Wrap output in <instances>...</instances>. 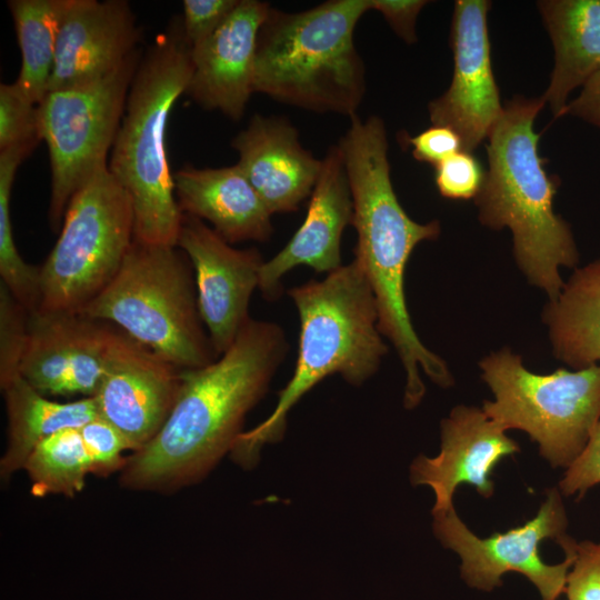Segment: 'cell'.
<instances>
[{
  "label": "cell",
  "mask_w": 600,
  "mask_h": 600,
  "mask_svg": "<svg viewBox=\"0 0 600 600\" xmlns=\"http://www.w3.org/2000/svg\"><path fill=\"white\" fill-rule=\"evenodd\" d=\"M271 6L239 0L228 19L192 47V74L186 93L207 110L239 121L253 93L257 40Z\"/></svg>",
  "instance_id": "ac0fdd59"
},
{
  "label": "cell",
  "mask_w": 600,
  "mask_h": 600,
  "mask_svg": "<svg viewBox=\"0 0 600 600\" xmlns=\"http://www.w3.org/2000/svg\"><path fill=\"white\" fill-rule=\"evenodd\" d=\"M141 39L126 0H73L62 22L48 91L94 82L118 69Z\"/></svg>",
  "instance_id": "e0dca14e"
},
{
  "label": "cell",
  "mask_w": 600,
  "mask_h": 600,
  "mask_svg": "<svg viewBox=\"0 0 600 600\" xmlns=\"http://www.w3.org/2000/svg\"><path fill=\"white\" fill-rule=\"evenodd\" d=\"M358 236L354 261L363 272L377 303L378 328L393 344L406 372L403 403L417 407L426 393L422 370L442 388L453 384L446 361L419 339L408 312L404 272L412 250L440 234V223H419L401 207L392 187L388 139L378 117H351L340 139Z\"/></svg>",
  "instance_id": "7a4b0ae2"
},
{
  "label": "cell",
  "mask_w": 600,
  "mask_h": 600,
  "mask_svg": "<svg viewBox=\"0 0 600 600\" xmlns=\"http://www.w3.org/2000/svg\"><path fill=\"white\" fill-rule=\"evenodd\" d=\"M239 0H183L181 17L191 47L208 39L232 13Z\"/></svg>",
  "instance_id": "d6a6232c"
},
{
  "label": "cell",
  "mask_w": 600,
  "mask_h": 600,
  "mask_svg": "<svg viewBox=\"0 0 600 600\" xmlns=\"http://www.w3.org/2000/svg\"><path fill=\"white\" fill-rule=\"evenodd\" d=\"M181 372L118 329L93 398L99 417L122 433L132 452L163 426L177 399Z\"/></svg>",
  "instance_id": "9a60e30c"
},
{
  "label": "cell",
  "mask_w": 600,
  "mask_h": 600,
  "mask_svg": "<svg viewBox=\"0 0 600 600\" xmlns=\"http://www.w3.org/2000/svg\"><path fill=\"white\" fill-rule=\"evenodd\" d=\"M353 206L348 176L339 146L329 148L311 192L308 212L289 242L260 271L259 289L267 300L282 291L283 276L298 266L331 273L341 263V237L351 224Z\"/></svg>",
  "instance_id": "d6986e66"
},
{
  "label": "cell",
  "mask_w": 600,
  "mask_h": 600,
  "mask_svg": "<svg viewBox=\"0 0 600 600\" xmlns=\"http://www.w3.org/2000/svg\"><path fill=\"white\" fill-rule=\"evenodd\" d=\"M1 390L8 417V442L0 460L2 481L24 468L42 440L64 428H80L99 416L93 397L58 402L40 393L21 376Z\"/></svg>",
  "instance_id": "603a6c76"
},
{
  "label": "cell",
  "mask_w": 600,
  "mask_h": 600,
  "mask_svg": "<svg viewBox=\"0 0 600 600\" xmlns=\"http://www.w3.org/2000/svg\"><path fill=\"white\" fill-rule=\"evenodd\" d=\"M288 293L300 320L294 371L272 413L237 438L230 452L243 468L254 466L264 444L282 438L288 412L317 383L338 373L350 384L361 386L387 353L373 292L354 260Z\"/></svg>",
  "instance_id": "277c9868"
},
{
  "label": "cell",
  "mask_w": 600,
  "mask_h": 600,
  "mask_svg": "<svg viewBox=\"0 0 600 600\" xmlns=\"http://www.w3.org/2000/svg\"><path fill=\"white\" fill-rule=\"evenodd\" d=\"M192 270L179 247L133 240L112 280L79 312L116 326L182 370L204 367L217 354Z\"/></svg>",
  "instance_id": "52a82bcc"
},
{
  "label": "cell",
  "mask_w": 600,
  "mask_h": 600,
  "mask_svg": "<svg viewBox=\"0 0 600 600\" xmlns=\"http://www.w3.org/2000/svg\"><path fill=\"white\" fill-rule=\"evenodd\" d=\"M79 430L92 462V473L108 476L121 471L127 462L123 452L131 448L116 427L98 416Z\"/></svg>",
  "instance_id": "f546056e"
},
{
  "label": "cell",
  "mask_w": 600,
  "mask_h": 600,
  "mask_svg": "<svg viewBox=\"0 0 600 600\" xmlns=\"http://www.w3.org/2000/svg\"><path fill=\"white\" fill-rule=\"evenodd\" d=\"M432 514L434 534L461 558L460 572L468 586L490 591L502 584L503 573L514 571L538 589L542 600H557L564 592L573 540L566 534L568 518L559 489L547 491L534 518L486 539L468 529L454 507Z\"/></svg>",
  "instance_id": "8fae6325"
},
{
  "label": "cell",
  "mask_w": 600,
  "mask_h": 600,
  "mask_svg": "<svg viewBox=\"0 0 600 600\" xmlns=\"http://www.w3.org/2000/svg\"><path fill=\"white\" fill-rule=\"evenodd\" d=\"M117 331L80 312H30L20 374L46 397H93Z\"/></svg>",
  "instance_id": "7c38bea8"
},
{
  "label": "cell",
  "mask_w": 600,
  "mask_h": 600,
  "mask_svg": "<svg viewBox=\"0 0 600 600\" xmlns=\"http://www.w3.org/2000/svg\"><path fill=\"white\" fill-rule=\"evenodd\" d=\"M580 118L600 128V71L581 89L580 94L568 102L563 116Z\"/></svg>",
  "instance_id": "8d00e7d4"
},
{
  "label": "cell",
  "mask_w": 600,
  "mask_h": 600,
  "mask_svg": "<svg viewBox=\"0 0 600 600\" xmlns=\"http://www.w3.org/2000/svg\"><path fill=\"white\" fill-rule=\"evenodd\" d=\"M141 57L138 49L102 79L49 91L38 104L39 132L50 158L48 217L52 230L61 228L74 193L108 163Z\"/></svg>",
  "instance_id": "30bf717a"
},
{
  "label": "cell",
  "mask_w": 600,
  "mask_h": 600,
  "mask_svg": "<svg viewBox=\"0 0 600 600\" xmlns=\"http://www.w3.org/2000/svg\"><path fill=\"white\" fill-rule=\"evenodd\" d=\"M554 49V66L542 99L554 118L569 94L600 71V0L537 2Z\"/></svg>",
  "instance_id": "7402d4cb"
},
{
  "label": "cell",
  "mask_w": 600,
  "mask_h": 600,
  "mask_svg": "<svg viewBox=\"0 0 600 600\" xmlns=\"http://www.w3.org/2000/svg\"><path fill=\"white\" fill-rule=\"evenodd\" d=\"M544 104L542 97L517 94L503 106L487 138L489 168L474 200L483 226L510 229L519 269L553 301L564 286L560 268L574 267L579 253L569 224L553 211L559 181L538 152L533 124Z\"/></svg>",
  "instance_id": "3957f363"
},
{
  "label": "cell",
  "mask_w": 600,
  "mask_h": 600,
  "mask_svg": "<svg viewBox=\"0 0 600 600\" xmlns=\"http://www.w3.org/2000/svg\"><path fill=\"white\" fill-rule=\"evenodd\" d=\"M518 443L482 409L457 406L441 421L438 456H419L411 464L414 486L430 487L436 497L432 512L453 507V494L461 483L472 484L484 498L493 493L491 472L504 457L519 452Z\"/></svg>",
  "instance_id": "2e32d148"
},
{
  "label": "cell",
  "mask_w": 600,
  "mask_h": 600,
  "mask_svg": "<svg viewBox=\"0 0 600 600\" xmlns=\"http://www.w3.org/2000/svg\"><path fill=\"white\" fill-rule=\"evenodd\" d=\"M554 356L579 370L600 361V260L578 269L543 310Z\"/></svg>",
  "instance_id": "cb8c5ba5"
},
{
  "label": "cell",
  "mask_w": 600,
  "mask_h": 600,
  "mask_svg": "<svg viewBox=\"0 0 600 600\" xmlns=\"http://www.w3.org/2000/svg\"><path fill=\"white\" fill-rule=\"evenodd\" d=\"M237 164L271 214L296 211L311 194L321 160L303 148L286 119L254 114L232 140Z\"/></svg>",
  "instance_id": "ffe728a7"
},
{
  "label": "cell",
  "mask_w": 600,
  "mask_h": 600,
  "mask_svg": "<svg viewBox=\"0 0 600 600\" xmlns=\"http://www.w3.org/2000/svg\"><path fill=\"white\" fill-rule=\"evenodd\" d=\"M414 159L438 166L443 160L462 150V142L456 131L443 126H432L414 137H409Z\"/></svg>",
  "instance_id": "e575fe53"
},
{
  "label": "cell",
  "mask_w": 600,
  "mask_h": 600,
  "mask_svg": "<svg viewBox=\"0 0 600 600\" xmlns=\"http://www.w3.org/2000/svg\"><path fill=\"white\" fill-rule=\"evenodd\" d=\"M23 469L31 481L33 496L74 497L84 488L87 476L92 473V462L79 428H64L42 440Z\"/></svg>",
  "instance_id": "484cf974"
},
{
  "label": "cell",
  "mask_w": 600,
  "mask_h": 600,
  "mask_svg": "<svg viewBox=\"0 0 600 600\" xmlns=\"http://www.w3.org/2000/svg\"><path fill=\"white\" fill-rule=\"evenodd\" d=\"M132 200L108 163L74 193L40 267L41 311L79 312L114 277L132 241Z\"/></svg>",
  "instance_id": "9c48e42d"
},
{
  "label": "cell",
  "mask_w": 600,
  "mask_h": 600,
  "mask_svg": "<svg viewBox=\"0 0 600 600\" xmlns=\"http://www.w3.org/2000/svg\"><path fill=\"white\" fill-rule=\"evenodd\" d=\"M424 0H370V10L379 11L392 30L407 43L417 41L416 23Z\"/></svg>",
  "instance_id": "d590c367"
},
{
  "label": "cell",
  "mask_w": 600,
  "mask_h": 600,
  "mask_svg": "<svg viewBox=\"0 0 600 600\" xmlns=\"http://www.w3.org/2000/svg\"><path fill=\"white\" fill-rule=\"evenodd\" d=\"M287 351L279 324L250 319L214 361L182 370L170 414L143 448L127 457L121 486L167 492L206 477L231 451Z\"/></svg>",
  "instance_id": "6da1fadb"
},
{
  "label": "cell",
  "mask_w": 600,
  "mask_h": 600,
  "mask_svg": "<svg viewBox=\"0 0 600 600\" xmlns=\"http://www.w3.org/2000/svg\"><path fill=\"white\" fill-rule=\"evenodd\" d=\"M598 483H600V421L592 430L581 453L567 468L559 489L564 496L574 493L582 496Z\"/></svg>",
  "instance_id": "836d02e7"
},
{
  "label": "cell",
  "mask_w": 600,
  "mask_h": 600,
  "mask_svg": "<svg viewBox=\"0 0 600 600\" xmlns=\"http://www.w3.org/2000/svg\"><path fill=\"white\" fill-rule=\"evenodd\" d=\"M490 8L487 0L454 2L450 32L452 80L448 90L428 106L432 126L456 131L467 152L488 138L503 111L491 64Z\"/></svg>",
  "instance_id": "4fadbf2b"
},
{
  "label": "cell",
  "mask_w": 600,
  "mask_h": 600,
  "mask_svg": "<svg viewBox=\"0 0 600 600\" xmlns=\"http://www.w3.org/2000/svg\"><path fill=\"white\" fill-rule=\"evenodd\" d=\"M192 47L180 17L142 54L110 151L108 169L132 200L133 240L177 246L182 221L166 131L171 109L192 74Z\"/></svg>",
  "instance_id": "5b68a950"
},
{
  "label": "cell",
  "mask_w": 600,
  "mask_h": 600,
  "mask_svg": "<svg viewBox=\"0 0 600 600\" xmlns=\"http://www.w3.org/2000/svg\"><path fill=\"white\" fill-rule=\"evenodd\" d=\"M177 247L194 271L199 313L219 357L251 319L249 302L264 261L258 249H236L203 220L184 213Z\"/></svg>",
  "instance_id": "5bb4252c"
},
{
  "label": "cell",
  "mask_w": 600,
  "mask_h": 600,
  "mask_svg": "<svg viewBox=\"0 0 600 600\" xmlns=\"http://www.w3.org/2000/svg\"><path fill=\"white\" fill-rule=\"evenodd\" d=\"M479 367L494 397L483 402L486 414L506 431L527 432L551 466L568 468L600 421V366L537 374L503 348Z\"/></svg>",
  "instance_id": "ba28073f"
},
{
  "label": "cell",
  "mask_w": 600,
  "mask_h": 600,
  "mask_svg": "<svg viewBox=\"0 0 600 600\" xmlns=\"http://www.w3.org/2000/svg\"><path fill=\"white\" fill-rule=\"evenodd\" d=\"M370 0H330L300 12L270 8L254 58L253 92L313 112L356 114L366 92L354 28Z\"/></svg>",
  "instance_id": "8992f818"
},
{
  "label": "cell",
  "mask_w": 600,
  "mask_h": 600,
  "mask_svg": "<svg viewBox=\"0 0 600 600\" xmlns=\"http://www.w3.org/2000/svg\"><path fill=\"white\" fill-rule=\"evenodd\" d=\"M30 312L0 282V387L20 377Z\"/></svg>",
  "instance_id": "83f0119b"
},
{
  "label": "cell",
  "mask_w": 600,
  "mask_h": 600,
  "mask_svg": "<svg viewBox=\"0 0 600 600\" xmlns=\"http://www.w3.org/2000/svg\"><path fill=\"white\" fill-rule=\"evenodd\" d=\"M572 552L564 587L568 600H600V542L573 540Z\"/></svg>",
  "instance_id": "1f68e13d"
},
{
  "label": "cell",
  "mask_w": 600,
  "mask_h": 600,
  "mask_svg": "<svg viewBox=\"0 0 600 600\" xmlns=\"http://www.w3.org/2000/svg\"><path fill=\"white\" fill-rule=\"evenodd\" d=\"M41 141L38 104L32 102L17 86H0V151L16 146Z\"/></svg>",
  "instance_id": "f1b7e54d"
},
{
  "label": "cell",
  "mask_w": 600,
  "mask_h": 600,
  "mask_svg": "<svg viewBox=\"0 0 600 600\" xmlns=\"http://www.w3.org/2000/svg\"><path fill=\"white\" fill-rule=\"evenodd\" d=\"M37 146L22 144L0 151V276L1 282L29 311L40 306V267L27 263L13 237L10 200L17 170Z\"/></svg>",
  "instance_id": "4316f807"
},
{
  "label": "cell",
  "mask_w": 600,
  "mask_h": 600,
  "mask_svg": "<svg viewBox=\"0 0 600 600\" xmlns=\"http://www.w3.org/2000/svg\"><path fill=\"white\" fill-rule=\"evenodd\" d=\"M439 193L451 200L476 199L484 179L480 162L471 152L459 151L434 167Z\"/></svg>",
  "instance_id": "4dcf8cb0"
},
{
  "label": "cell",
  "mask_w": 600,
  "mask_h": 600,
  "mask_svg": "<svg viewBox=\"0 0 600 600\" xmlns=\"http://www.w3.org/2000/svg\"><path fill=\"white\" fill-rule=\"evenodd\" d=\"M73 0H10L21 52L16 86L39 104L48 91L59 32Z\"/></svg>",
  "instance_id": "d4e9b609"
},
{
  "label": "cell",
  "mask_w": 600,
  "mask_h": 600,
  "mask_svg": "<svg viewBox=\"0 0 600 600\" xmlns=\"http://www.w3.org/2000/svg\"><path fill=\"white\" fill-rule=\"evenodd\" d=\"M173 181L180 211L209 221L228 243L270 238L271 213L237 163L206 169L188 164L173 173Z\"/></svg>",
  "instance_id": "44dd1931"
}]
</instances>
